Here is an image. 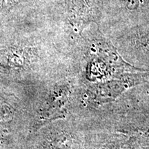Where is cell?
I'll return each mask as SVG.
<instances>
[{"instance_id":"6da1fadb","label":"cell","mask_w":149,"mask_h":149,"mask_svg":"<svg viewBox=\"0 0 149 149\" xmlns=\"http://www.w3.org/2000/svg\"><path fill=\"white\" fill-rule=\"evenodd\" d=\"M144 0H126V3L129 9H136L143 3Z\"/></svg>"}]
</instances>
